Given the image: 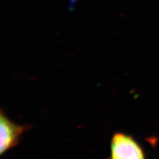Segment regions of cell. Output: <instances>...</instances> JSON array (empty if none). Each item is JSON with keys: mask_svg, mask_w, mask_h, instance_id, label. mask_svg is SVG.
Wrapping results in <instances>:
<instances>
[{"mask_svg": "<svg viewBox=\"0 0 159 159\" xmlns=\"http://www.w3.org/2000/svg\"><path fill=\"white\" fill-rule=\"evenodd\" d=\"M77 2V0H70V3H69V7H70V10H72L74 9V5L76 4Z\"/></svg>", "mask_w": 159, "mask_h": 159, "instance_id": "3957f363", "label": "cell"}, {"mask_svg": "<svg viewBox=\"0 0 159 159\" xmlns=\"http://www.w3.org/2000/svg\"><path fill=\"white\" fill-rule=\"evenodd\" d=\"M107 159H146L143 148L131 135L122 132L113 135Z\"/></svg>", "mask_w": 159, "mask_h": 159, "instance_id": "6da1fadb", "label": "cell"}, {"mask_svg": "<svg viewBox=\"0 0 159 159\" xmlns=\"http://www.w3.org/2000/svg\"><path fill=\"white\" fill-rule=\"evenodd\" d=\"M30 127L13 122L6 114L0 112V155H3L19 143L23 133Z\"/></svg>", "mask_w": 159, "mask_h": 159, "instance_id": "7a4b0ae2", "label": "cell"}]
</instances>
